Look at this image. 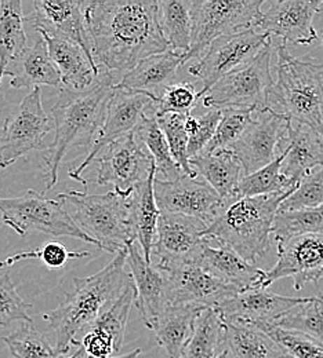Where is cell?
<instances>
[{
	"label": "cell",
	"instance_id": "obj_1",
	"mask_svg": "<svg viewBox=\"0 0 323 358\" xmlns=\"http://www.w3.org/2000/svg\"><path fill=\"white\" fill-rule=\"evenodd\" d=\"M86 28L95 65L112 75L169 50L156 0L88 1Z\"/></svg>",
	"mask_w": 323,
	"mask_h": 358
},
{
	"label": "cell",
	"instance_id": "obj_2",
	"mask_svg": "<svg viewBox=\"0 0 323 358\" xmlns=\"http://www.w3.org/2000/svg\"><path fill=\"white\" fill-rule=\"evenodd\" d=\"M115 85L114 75L99 68V75L89 89H60L57 101L51 106L54 139L45 155V192L55 186L61 162L67 153L75 148L92 145L102 127Z\"/></svg>",
	"mask_w": 323,
	"mask_h": 358
},
{
	"label": "cell",
	"instance_id": "obj_3",
	"mask_svg": "<svg viewBox=\"0 0 323 358\" xmlns=\"http://www.w3.org/2000/svg\"><path fill=\"white\" fill-rule=\"evenodd\" d=\"M126 257L128 248L118 251L114 259L95 274L75 277L74 289L67 294L65 301L42 315L54 332L57 353L67 356L76 341V335L90 327L97 317L133 284L130 273L125 268L128 265Z\"/></svg>",
	"mask_w": 323,
	"mask_h": 358
},
{
	"label": "cell",
	"instance_id": "obj_4",
	"mask_svg": "<svg viewBox=\"0 0 323 358\" xmlns=\"http://www.w3.org/2000/svg\"><path fill=\"white\" fill-rule=\"evenodd\" d=\"M291 192L256 197L233 196L224 200L214 220L207 224L205 237L256 265L271 250L274 218Z\"/></svg>",
	"mask_w": 323,
	"mask_h": 358
},
{
	"label": "cell",
	"instance_id": "obj_5",
	"mask_svg": "<svg viewBox=\"0 0 323 358\" xmlns=\"http://www.w3.org/2000/svg\"><path fill=\"white\" fill-rule=\"evenodd\" d=\"M277 55V82L268 108L323 138V62L296 58L283 43Z\"/></svg>",
	"mask_w": 323,
	"mask_h": 358
},
{
	"label": "cell",
	"instance_id": "obj_6",
	"mask_svg": "<svg viewBox=\"0 0 323 358\" xmlns=\"http://www.w3.org/2000/svg\"><path fill=\"white\" fill-rule=\"evenodd\" d=\"M55 199L101 251L116 254L135 241L129 224L128 199L121 197L114 190L104 194L68 190L57 194Z\"/></svg>",
	"mask_w": 323,
	"mask_h": 358
},
{
	"label": "cell",
	"instance_id": "obj_7",
	"mask_svg": "<svg viewBox=\"0 0 323 358\" xmlns=\"http://www.w3.org/2000/svg\"><path fill=\"white\" fill-rule=\"evenodd\" d=\"M264 0H193L191 45L185 61L200 57L216 39L256 29Z\"/></svg>",
	"mask_w": 323,
	"mask_h": 358
},
{
	"label": "cell",
	"instance_id": "obj_8",
	"mask_svg": "<svg viewBox=\"0 0 323 358\" xmlns=\"http://www.w3.org/2000/svg\"><path fill=\"white\" fill-rule=\"evenodd\" d=\"M0 214L3 224L21 237L31 231H41L54 237L78 238L98 248L97 243L71 220L57 199H46L36 190L29 189L21 197H0Z\"/></svg>",
	"mask_w": 323,
	"mask_h": 358
},
{
	"label": "cell",
	"instance_id": "obj_9",
	"mask_svg": "<svg viewBox=\"0 0 323 358\" xmlns=\"http://www.w3.org/2000/svg\"><path fill=\"white\" fill-rule=\"evenodd\" d=\"M271 41L246 65L220 79L200 99L210 109L250 108L260 112L268 108L274 86L271 75Z\"/></svg>",
	"mask_w": 323,
	"mask_h": 358
},
{
	"label": "cell",
	"instance_id": "obj_10",
	"mask_svg": "<svg viewBox=\"0 0 323 358\" xmlns=\"http://www.w3.org/2000/svg\"><path fill=\"white\" fill-rule=\"evenodd\" d=\"M51 130V117L42 105V90L35 87L4 120L0 134V169L13 166L29 152H47L45 138Z\"/></svg>",
	"mask_w": 323,
	"mask_h": 358
},
{
	"label": "cell",
	"instance_id": "obj_11",
	"mask_svg": "<svg viewBox=\"0 0 323 358\" xmlns=\"http://www.w3.org/2000/svg\"><path fill=\"white\" fill-rule=\"evenodd\" d=\"M270 41L268 34L257 32L254 28L216 39L189 68V73L202 83L199 98L220 79L250 62Z\"/></svg>",
	"mask_w": 323,
	"mask_h": 358
},
{
	"label": "cell",
	"instance_id": "obj_12",
	"mask_svg": "<svg viewBox=\"0 0 323 358\" xmlns=\"http://www.w3.org/2000/svg\"><path fill=\"white\" fill-rule=\"evenodd\" d=\"M92 163H97L98 185H111L121 197L129 199L155 167L151 155L144 150L135 133L106 145Z\"/></svg>",
	"mask_w": 323,
	"mask_h": 358
},
{
	"label": "cell",
	"instance_id": "obj_13",
	"mask_svg": "<svg viewBox=\"0 0 323 358\" xmlns=\"http://www.w3.org/2000/svg\"><path fill=\"white\" fill-rule=\"evenodd\" d=\"M252 123L230 148L243 167L245 176L273 163L286 152L291 122L267 108L256 112Z\"/></svg>",
	"mask_w": 323,
	"mask_h": 358
},
{
	"label": "cell",
	"instance_id": "obj_14",
	"mask_svg": "<svg viewBox=\"0 0 323 358\" xmlns=\"http://www.w3.org/2000/svg\"><path fill=\"white\" fill-rule=\"evenodd\" d=\"M155 105V101L141 92L119 89L115 85L114 92L106 106L105 117L101 130L92 141V148L85 160L69 171V177L88 186V180L82 177L83 171L90 167L98 153L111 142L135 133L141 120L146 116L148 109Z\"/></svg>",
	"mask_w": 323,
	"mask_h": 358
},
{
	"label": "cell",
	"instance_id": "obj_15",
	"mask_svg": "<svg viewBox=\"0 0 323 358\" xmlns=\"http://www.w3.org/2000/svg\"><path fill=\"white\" fill-rule=\"evenodd\" d=\"M277 244V262L266 271L259 288H268L277 280L291 277L296 291L323 278V234H304Z\"/></svg>",
	"mask_w": 323,
	"mask_h": 358
},
{
	"label": "cell",
	"instance_id": "obj_16",
	"mask_svg": "<svg viewBox=\"0 0 323 358\" xmlns=\"http://www.w3.org/2000/svg\"><path fill=\"white\" fill-rule=\"evenodd\" d=\"M159 268L166 275L170 306L216 309L240 292L196 264Z\"/></svg>",
	"mask_w": 323,
	"mask_h": 358
},
{
	"label": "cell",
	"instance_id": "obj_17",
	"mask_svg": "<svg viewBox=\"0 0 323 358\" xmlns=\"http://www.w3.org/2000/svg\"><path fill=\"white\" fill-rule=\"evenodd\" d=\"M153 193L159 211L181 214L206 224L214 220L224 200L200 177L183 176L176 180H153Z\"/></svg>",
	"mask_w": 323,
	"mask_h": 358
},
{
	"label": "cell",
	"instance_id": "obj_18",
	"mask_svg": "<svg viewBox=\"0 0 323 358\" xmlns=\"http://www.w3.org/2000/svg\"><path fill=\"white\" fill-rule=\"evenodd\" d=\"M207 224L181 214L160 211L152 254L159 257V266L196 264L203 247Z\"/></svg>",
	"mask_w": 323,
	"mask_h": 358
},
{
	"label": "cell",
	"instance_id": "obj_19",
	"mask_svg": "<svg viewBox=\"0 0 323 358\" xmlns=\"http://www.w3.org/2000/svg\"><path fill=\"white\" fill-rule=\"evenodd\" d=\"M135 298L136 291L132 284L85 329L83 338L75 341L76 355L86 358H111L121 353Z\"/></svg>",
	"mask_w": 323,
	"mask_h": 358
},
{
	"label": "cell",
	"instance_id": "obj_20",
	"mask_svg": "<svg viewBox=\"0 0 323 358\" xmlns=\"http://www.w3.org/2000/svg\"><path fill=\"white\" fill-rule=\"evenodd\" d=\"M322 0H283L270 6L256 24L264 34L282 38L283 45H311L318 39L314 28Z\"/></svg>",
	"mask_w": 323,
	"mask_h": 358
},
{
	"label": "cell",
	"instance_id": "obj_21",
	"mask_svg": "<svg viewBox=\"0 0 323 358\" xmlns=\"http://www.w3.org/2000/svg\"><path fill=\"white\" fill-rule=\"evenodd\" d=\"M86 7L88 1L35 0V13L32 15L34 28L39 34L81 45L94 62L86 28Z\"/></svg>",
	"mask_w": 323,
	"mask_h": 358
},
{
	"label": "cell",
	"instance_id": "obj_22",
	"mask_svg": "<svg viewBox=\"0 0 323 358\" xmlns=\"http://www.w3.org/2000/svg\"><path fill=\"white\" fill-rule=\"evenodd\" d=\"M305 299L282 296L268 288H252L235 294L216 309L224 320L240 321L253 327L277 325L286 314L305 302Z\"/></svg>",
	"mask_w": 323,
	"mask_h": 358
},
{
	"label": "cell",
	"instance_id": "obj_23",
	"mask_svg": "<svg viewBox=\"0 0 323 358\" xmlns=\"http://www.w3.org/2000/svg\"><path fill=\"white\" fill-rule=\"evenodd\" d=\"M126 264L130 268L136 291L135 303L144 325L151 329L155 320L170 306L166 275L158 265L148 264L144 259L136 241L128 244Z\"/></svg>",
	"mask_w": 323,
	"mask_h": 358
},
{
	"label": "cell",
	"instance_id": "obj_24",
	"mask_svg": "<svg viewBox=\"0 0 323 358\" xmlns=\"http://www.w3.org/2000/svg\"><path fill=\"white\" fill-rule=\"evenodd\" d=\"M185 62L184 54L172 50L151 55L125 73L116 86L145 94L156 103L163 90L177 82L179 71Z\"/></svg>",
	"mask_w": 323,
	"mask_h": 358
},
{
	"label": "cell",
	"instance_id": "obj_25",
	"mask_svg": "<svg viewBox=\"0 0 323 358\" xmlns=\"http://www.w3.org/2000/svg\"><path fill=\"white\" fill-rule=\"evenodd\" d=\"M46 42L48 55L55 65L61 85L65 89H89L99 75V69L86 55L83 48L69 41L41 34Z\"/></svg>",
	"mask_w": 323,
	"mask_h": 358
},
{
	"label": "cell",
	"instance_id": "obj_26",
	"mask_svg": "<svg viewBox=\"0 0 323 358\" xmlns=\"http://www.w3.org/2000/svg\"><path fill=\"white\" fill-rule=\"evenodd\" d=\"M155 178L156 167L152 169L149 177L141 182L128 199L129 224L133 240L139 244L142 257L148 264H152V248L156 240V227L160 214L153 193Z\"/></svg>",
	"mask_w": 323,
	"mask_h": 358
},
{
	"label": "cell",
	"instance_id": "obj_27",
	"mask_svg": "<svg viewBox=\"0 0 323 358\" xmlns=\"http://www.w3.org/2000/svg\"><path fill=\"white\" fill-rule=\"evenodd\" d=\"M196 265L238 291L259 288L266 274L264 270L249 264L230 248L221 245L213 247L210 243L203 247Z\"/></svg>",
	"mask_w": 323,
	"mask_h": 358
},
{
	"label": "cell",
	"instance_id": "obj_28",
	"mask_svg": "<svg viewBox=\"0 0 323 358\" xmlns=\"http://www.w3.org/2000/svg\"><path fill=\"white\" fill-rule=\"evenodd\" d=\"M321 166H323L322 136L303 124L291 122L280 173L297 186L310 171Z\"/></svg>",
	"mask_w": 323,
	"mask_h": 358
},
{
	"label": "cell",
	"instance_id": "obj_29",
	"mask_svg": "<svg viewBox=\"0 0 323 358\" xmlns=\"http://www.w3.org/2000/svg\"><path fill=\"white\" fill-rule=\"evenodd\" d=\"M4 76L11 78L10 86L14 89H35L41 86L61 89L60 73L48 55L46 42L42 36L8 66Z\"/></svg>",
	"mask_w": 323,
	"mask_h": 358
},
{
	"label": "cell",
	"instance_id": "obj_30",
	"mask_svg": "<svg viewBox=\"0 0 323 358\" xmlns=\"http://www.w3.org/2000/svg\"><path fill=\"white\" fill-rule=\"evenodd\" d=\"M189 166L223 200L235 196L239 180L245 176L240 162L230 149L199 153L189 159Z\"/></svg>",
	"mask_w": 323,
	"mask_h": 358
},
{
	"label": "cell",
	"instance_id": "obj_31",
	"mask_svg": "<svg viewBox=\"0 0 323 358\" xmlns=\"http://www.w3.org/2000/svg\"><path fill=\"white\" fill-rule=\"evenodd\" d=\"M202 310L195 306H169L155 320L151 331L169 358L181 357Z\"/></svg>",
	"mask_w": 323,
	"mask_h": 358
},
{
	"label": "cell",
	"instance_id": "obj_32",
	"mask_svg": "<svg viewBox=\"0 0 323 358\" xmlns=\"http://www.w3.org/2000/svg\"><path fill=\"white\" fill-rule=\"evenodd\" d=\"M224 346L233 358H287L266 332L240 321L224 320Z\"/></svg>",
	"mask_w": 323,
	"mask_h": 358
},
{
	"label": "cell",
	"instance_id": "obj_33",
	"mask_svg": "<svg viewBox=\"0 0 323 358\" xmlns=\"http://www.w3.org/2000/svg\"><path fill=\"white\" fill-rule=\"evenodd\" d=\"M25 17L20 0L0 1V86L8 66L28 48Z\"/></svg>",
	"mask_w": 323,
	"mask_h": 358
},
{
	"label": "cell",
	"instance_id": "obj_34",
	"mask_svg": "<svg viewBox=\"0 0 323 358\" xmlns=\"http://www.w3.org/2000/svg\"><path fill=\"white\" fill-rule=\"evenodd\" d=\"M224 320L217 309L198 315L191 339L180 358H214L224 349Z\"/></svg>",
	"mask_w": 323,
	"mask_h": 358
},
{
	"label": "cell",
	"instance_id": "obj_35",
	"mask_svg": "<svg viewBox=\"0 0 323 358\" xmlns=\"http://www.w3.org/2000/svg\"><path fill=\"white\" fill-rule=\"evenodd\" d=\"M192 0L158 1L159 25L169 50L186 54L191 45Z\"/></svg>",
	"mask_w": 323,
	"mask_h": 358
},
{
	"label": "cell",
	"instance_id": "obj_36",
	"mask_svg": "<svg viewBox=\"0 0 323 358\" xmlns=\"http://www.w3.org/2000/svg\"><path fill=\"white\" fill-rule=\"evenodd\" d=\"M135 136L142 148H146V152L153 159L156 174L165 177V180H176L184 176L180 166L174 162L167 141L162 133L156 116H145L137 129L135 130Z\"/></svg>",
	"mask_w": 323,
	"mask_h": 358
},
{
	"label": "cell",
	"instance_id": "obj_37",
	"mask_svg": "<svg viewBox=\"0 0 323 358\" xmlns=\"http://www.w3.org/2000/svg\"><path fill=\"white\" fill-rule=\"evenodd\" d=\"M283 157L284 153L277 156L273 163L263 167L261 170L249 176H243L236 187L235 197H256L294 190L296 185H293L280 173Z\"/></svg>",
	"mask_w": 323,
	"mask_h": 358
},
{
	"label": "cell",
	"instance_id": "obj_38",
	"mask_svg": "<svg viewBox=\"0 0 323 358\" xmlns=\"http://www.w3.org/2000/svg\"><path fill=\"white\" fill-rule=\"evenodd\" d=\"M1 341L14 358H67L57 353L34 322H20V327Z\"/></svg>",
	"mask_w": 323,
	"mask_h": 358
},
{
	"label": "cell",
	"instance_id": "obj_39",
	"mask_svg": "<svg viewBox=\"0 0 323 358\" xmlns=\"http://www.w3.org/2000/svg\"><path fill=\"white\" fill-rule=\"evenodd\" d=\"M273 234L275 241L304 234H323V206L296 211H277Z\"/></svg>",
	"mask_w": 323,
	"mask_h": 358
},
{
	"label": "cell",
	"instance_id": "obj_40",
	"mask_svg": "<svg viewBox=\"0 0 323 358\" xmlns=\"http://www.w3.org/2000/svg\"><path fill=\"white\" fill-rule=\"evenodd\" d=\"M277 327L304 334L323 343V295L307 298L305 302L286 314Z\"/></svg>",
	"mask_w": 323,
	"mask_h": 358
},
{
	"label": "cell",
	"instance_id": "obj_41",
	"mask_svg": "<svg viewBox=\"0 0 323 358\" xmlns=\"http://www.w3.org/2000/svg\"><path fill=\"white\" fill-rule=\"evenodd\" d=\"M254 110L250 108H226L221 109V120L212 141L202 153H212L220 149H230L240 138L253 120Z\"/></svg>",
	"mask_w": 323,
	"mask_h": 358
},
{
	"label": "cell",
	"instance_id": "obj_42",
	"mask_svg": "<svg viewBox=\"0 0 323 358\" xmlns=\"http://www.w3.org/2000/svg\"><path fill=\"white\" fill-rule=\"evenodd\" d=\"M97 254L90 251H69L64 244L60 241H47L42 248L36 251L29 252H20L15 255H11L0 262V268H7L15 265L20 261L24 259H39L45 264L48 268H64L69 261L76 259H92Z\"/></svg>",
	"mask_w": 323,
	"mask_h": 358
},
{
	"label": "cell",
	"instance_id": "obj_43",
	"mask_svg": "<svg viewBox=\"0 0 323 358\" xmlns=\"http://www.w3.org/2000/svg\"><path fill=\"white\" fill-rule=\"evenodd\" d=\"M277 342L287 358H323V343L296 331L277 325L256 327Z\"/></svg>",
	"mask_w": 323,
	"mask_h": 358
},
{
	"label": "cell",
	"instance_id": "obj_44",
	"mask_svg": "<svg viewBox=\"0 0 323 358\" xmlns=\"http://www.w3.org/2000/svg\"><path fill=\"white\" fill-rule=\"evenodd\" d=\"M155 116L162 133L167 141V145L174 162L180 166L185 176L196 177V173L189 166V157H188V134L185 131L186 116L174 115V113H165V115H155Z\"/></svg>",
	"mask_w": 323,
	"mask_h": 358
},
{
	"label": "cell",
	"instance_id": "obj_45",
	"mask_svg": "<svg viewBox=\"0 0 323 358\" xmlns=\"http://www.w3.org/2000/svg\"><path fill=\"white\" fill-rule=\"evenodd\" d=\"M323 206V166L310 171L282 201L277 211H296Z\"/></svg>",
	"mask_w": 323,
	"mask_h": 358
},
{
	"label": "cell",
	"instance_id": "obj_46",
	"mask_svg": "<svg viewBox=\"0 0 323 358\" xmlns=\"http://www.w3.org/2000/svg\"><path fill=\"white\" fill-rule=\"evenodd\" d=\"M221 120V109L210 108L199 116L188 115L185 119V131L188 134V157L192 159L203 152L212 141Z\"/></svg>",
	"mask_w": 323,
	"mask_h": 358
},
{
	"label": "cell",
	"instance_id": "obj_47",
	"mask_svg": "<svg viewBox=\"0 0 323 358\" xmlns=\"http://www.w3.org/2000/svg\"><path fill=\"white\" fill-rule=\"evenodd\" d=\"M32 306L17 292L8 271L0 275V327H10L14 322H34L29 315Z\"/></svg>",
	"mask_w": 323,
	"mask_h": 358
},
{
	"label": "cell",
	"instance_id": "obj_48",
	"mask_svg": "<svg viewBox=\"0 0 323 358\" xmlns=\"http://www.w3.org/2000/svg\"><path fill=\"white\" fill-rule=\"evenodd\" d=\"M199 90L195 89L192 83L176 82L167 86L156 101L155 115L174 113V115H191V110L199 102Z\"/></svg>",
	"mask_w": 323,
	"mask_h": 358
},
{
	"label": "cell",
	"instance_id": "obj_49",
	"mask_svg": "<svg viewBox=\"0 0 323 358\" xmlns=\"http://www.w3.org/2000/svg\"><path fill=\"white\" fill-rule=\"evenodd\" d=\"M142 353V350L141 349H136V350H133V352H130V353H126V355H121V356H115V357L111 358H137L139 355ZM67 358H86L82 357V356H79V355H72V356H69V357Z\"/></svg>",
	"mask_w": 323,
	"mask_h": 358
},
{
	"label": "cell",
	"instance_id": "obj_50",
	"mask_svg": "<svg viewBox=\"0 0 323 358\" xmlns=\"http://www.w3.org/2000/svg\"><path fill=\"white\" fill-rule=\"evenodd\" d=\"M214 358H233V356H232L231 352L227 348H224Z\"/></svg>",
	"mask_w": 323,
	"mask_h": 358
}]
</instances>
